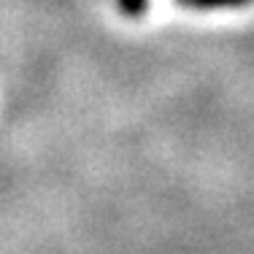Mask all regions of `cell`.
Wrapping results in <instances>:
<instances>
[{
    "label": "cell",
    "instance_id": "7a4b0ae2",
    "mask_svg": "<svg viewBox=\"0 0 254 254\" xmlns=\"http://www.w3.org/2000/svg\"><path fill=\"white\" fill-rule=\"evenodd\" d=\"M119 8H122L125 14H130V16H138V14H143V8H146V0H119Z\"/></svg>",
    "mask_w": 254,
    "mask_h": 254
},
{
    "label": "cell",
    "instance_id": "6da1fadb",
    "mask_svg": "<svg viewBox=\"0 0 254 254\" xmlns=\"http://www.w3.org/2000/svg\"><path fill=\"white\" fill-rule=\"evenodd\" d=\"M179 3L187 5V8L208 11V8H238V5H249L252 0H179Z\"/></svg>",
    "mask_w": 254,
    "mask_h": 254
}]
</instances>
